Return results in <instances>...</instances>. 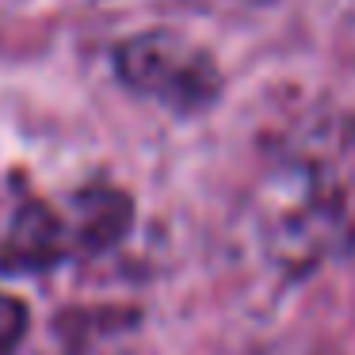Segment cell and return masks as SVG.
I'll list each match as a JSON object with an SVG mask.
<instances>
[{"label":"cell","mask_w":355,"mask_h":355,"mask_svg":"<svg viewBox=\"0 0 355 355\" xmlns=\"http://www.w3.org/2000/svg\"><path fill=\"white\" fill-rule=\"evenodd\" d=\"M27 306L19 298H12V294L0 291V355H12L19 347V340H24L27 332Z\"/></svg>","instance_id":"3957f363"},{"label":"cell","mask_w":355,"mask_h":355,"mask_svg":"<svg viewBox=\"0 0 355 355\" xmlns=\"http://www.w3.org/2000/svg\"><path fill=\"white\" fill-rule=\"evenodd\" d=\"M115 77L141 100L168 107L172 115H202L222 100V69L218 62L176 31L130 35L111 54Z\"/></svg>","instance_id":"6da1fadb"},{"label":"cell","mask_w":355,"mask_h":355,"mask_svg":"<svg viewBox=\"0 0 355 355\" xmlns=\"http://www.w3.org/2000/svg\"><path fill=\"white\" fill-rule=\"evenodd\" d=\"M85 256L77 218H65L54 202L19 195L0 233V275H46Z\"/></svg>","instance_id":"7a4b0ae2"}]
</instances>
